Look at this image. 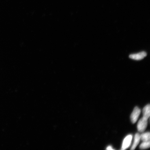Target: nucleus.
<instances>
[{"label":"nucleus","instance_id":"obj_1","mask_svg":"<svg viewBox=\"0 0 150 150\" xmlns=\"http://www.w3.org/2000/svg\"><path fill=\"white\" fill-rule=\"evenodd\" d=\"M147 125V120L142 117L139 121L137 124V129L139 132H143L146 130Z\"/></svg>","mask_w":150,"mask_h":150},{"label":"nucleus","instance_id":"obj_9","mask_svg":"<svg viewBox=\"0 0 150 150\" xmlns=\"http://www.w3.org/2000/svg\"><path fill=\"white\" fill-rule=\"evenodd\" d=\"M106 149L107 150H114L113 149H112V146H108V147Z\"/></svg>","mask_w":150,"mask_h":150},{"label":"nucleus","instance_id":"obj_7","mask_svg":"<svg viewBox=\"0 0 150 150\" xmlns=\"http://www.w3.org/2000/svg\"><path fill=\"white\" fill-rule=\"evenodd\" d=\"M140 139L143 142L150 141V132H147L142 133V134L140 135Z\"/></svg>","mask_w":150,"mask_h":150},{"label":"nucleus","instance_id":"obj_8","mask_svg":"<svg viewBox=\"0 0 150 150\" xmlns=\"http://www.w3.org/2000/svg\"><path fill=\"white\" fill-rule=\"evenodd\" d=\"M150 142H143L140 146V149H149L150 147Z\"/></svg>","mask_w":150,"mask_h":150},{"label":"nucleus","instance_id":"obj_2","mask_svg":"<svg viewBox=\"0 0 150 150\" xmlns=\"http://www.w3.org/2000/svg\"><path fill=\"white\" fill-rule=\"evenodd\" d=\"M140 112L141 110L138 107H135L130 116L131 120L132 123H135L137 120Z\"/></svg>","mask_w":150,"mask_h":150},{"label":"nucleus","instance_id":"obj_4","mask_svg":"<svg viewBox=\"0 0 150 150\" xmlns=\"http://www.w3.org/2000/svg\"><path fill=\"white\" fill-rule=\"evenodd\" d=\"M147 54L145 52H142L137 54H131L129 56V58L135 60H140L145 58Z\"/></svg>","mask_w":150,"mask_h":150},{"label":"nucleus","instance_id":"obj_3","mask_svg":"<svg viewBox=\"0 0 150 150\" xmlns=\"http://www.w3.org/2000/svg\"><path fill=\"white\" fill-rule=\"evenodd\" d=\"M132 136L129 134L126 137L123 141L121 150H125L127 149L130 146L132 141Z\"/></svg>","mask_w":150,"mask_h":150},{"label":"nucleus","instance_id":"obj_6","mask_svg":"<svg viewBox=\"0 0 150 150\" xmlns=\"http://www.w3.org/2000/svg\"><path fill=\"white\" fill-rule=\"evenodd\" d=\"M140 140V134L139 133H137L135 135L134 143L131 147V150H134L135 149L139 143Z\"/></svg>","mask_w":150,"mask_h":150},{"label":"nucleus","instance_id":"obj_5","mask_svg":"<svg viewBox=\"0 0 150 150\" xmlns=\"http://www.w3.org/2000/svg\"><path fill=\"white\" fill-rule=\"evenodd\" d=\"M143 113V117L146 119L148 120L150 115V106L149 104H148L144 107L142 110Z\"/></svg>","mask_w":150,"mask_h":150}]
</instances>
